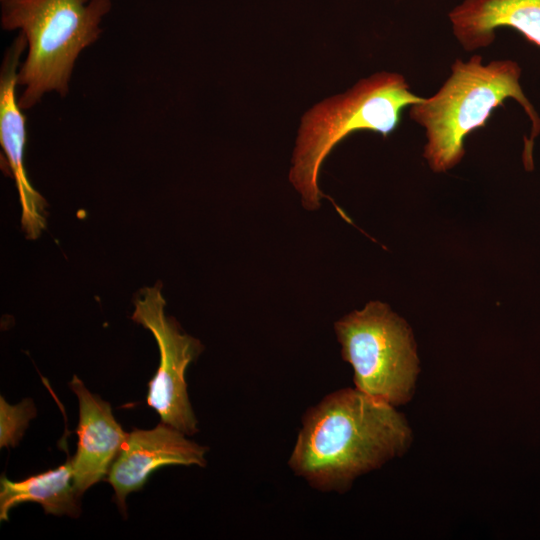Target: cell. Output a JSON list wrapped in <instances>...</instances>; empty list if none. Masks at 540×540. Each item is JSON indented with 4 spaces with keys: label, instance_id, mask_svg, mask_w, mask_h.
I'll use <instances>...</instances> for the list:
<instances>
[{
    "label": "cell",
    "instance_id": "8fae6325",
    "mask_svg": "<svg viewBox=\"0 0 540 540\" xmlns=\"http://www.w3.org/2000/svg\"><path fill=\"white\" fill-rule=\"evenodd\" d=\"M0 519L8 520L9 511L25 502L40 504L45 513L78 517L79 495L73 484L72 458L55 469L21 481L1 477Z\"/></svg>",
    "mask_w": 540,
    "mask_h": 540
},
{
    "label": "cell",
    "instance_id": "277c9868",
    "mask_svg": "<svg viewBox=\"0 0 540 540\" xmlns=\"http://www.w3.org/2000/svg\"><path fill=\"white\" fill-rule=\"evenodd\" d=\"M1 24L19 29L28 54L18 72L24 87L18 102L30 109L50 91L64 96L74 64L101 33L111 0H1Z\"/></svg>",
    "mask_w": 540,
    "mask_h": 540
},
{
    "label": "cell",
    "instance_id": "7a4b0ae2",
    "mask_svg": "<svg viewBox=\"0 0 540 540\" xmlns=\"http://www.w3.org/2000/svg\"><path fill=\"white\" fill-rule=\"evenodd\" d=\"M522 69L511 59L483 63L474 54L467 61L455 59L451 74L428 98L409 106V117L425 130L423 157L435 173L455 167L465 155L466 137L486 125L494 109L507 99L515 100L531 123L524 138L523 163L533 168L532 150L540 134V116L525 95L520 79Z\"/></svg>",
    "mask_w": 540,
    "mask_h": 540
},
{
    "label": "cell",
    "instance_id": "7c38bea8",
    "mask_svg": "<svg viewBox=\"0 0 540 540\" xmlns=\"http://www.w3.org/2000/svg\"><path fill=\"white\" fill-rule=\"evenodd\" d=\"M36 416V408L31 399L17 405H10L0 397V447H16L29 421Z\"/></svg>",
    "mask_w": 540,
    "mask_h": 540
},
{
    "label": "cell",
    "instance_id": "8992f818",
    "mask_svg": "<svg viewBox=\"0 0 540 540\" xmlns=\"http://www.w3.org/2000/svg\"><path fill=\"white\" fill-rule=\"evenodd\" d=\"M161 284L144 288L135 300L132 320L148 329L156 339L160 362L148 383L147 404L161 421L185 435L198 431V421L187 392L185 371L203 349L199 340L182 333L176 321L165 315Z\"/></svg>",
    "mask_w": 540,
    "mask_h": 540
},
{
    "label": "cell",
    "instance_id": "3957f363",
    "mask_svg": "<svg viewBox=\"0 0 540 540\" xmlns=\"http://www.w3.org/2000/svg\"><path fill=\"white\" fill-rule=\"evenodd\" d=\"M422 99L412 93L402 74L381 71L309 109L301 118L289 174L304 207H319L324 197L319 170L337 143L360 130L387 137L399 126L402 111Z\"/></svg>",
    "mask_w": 540,
    "mask_h": 540
},
{
    "label": "cell",
    "instance_id": "6da1fadb",
    "mask_svg": "<svg viewBox=\"0 0 540 540\" xmlns=\"http://www.w3.org/2000/svg\"><path fill=\"white\" fill-rule=\"evenodd\" d=\"M412 439L396 407L344 388L305 412L288 465L312 488L343 493L361 475L406 453Z\"/></svg>",
    "mask_w": 540,
    "mask_h": 540
},
{
    "label": "cell",
    "instance_id": "9c48e42d",
    "mask_svg": "<svg viewBox=\"0 0 540 540\" xmlns=\"http://www.w3.org/2000/svg\"><path fill=\"white\" fill-rule=\"evenodd\" d=\"M69 387L79 402L78 443L72 466L73 484L81 496L108 474L128 433L114 418L110 404L92 394L77 376Z\"/></svg>",
    "mask_w": 540,
    "mask_h": 540
},
{
    "label": "cell",
    "instance_id": "30bf717a",
    "mask_svg": "<svg viewBox=\"0 0 540 540\" xmlns=\"http://www.w3.org/2000/svg\"><path fill=\"white\" fill-rule=\"evenodd\" d=\"M448 17L468 52L490 46L499 28H512L540 47V0H463Z\"/></svg>",
    "mask_w": 540,
    "mask_h": 540
},
{
    "label": "cell",
    "instance_id": "52a82bcc",
    "mask_svg": "<svg viewBox=\"0 0 540 540\" xmlns=\"http://www.w3.org/2000/svg\"><path fill=\"white\" fill-rule=\"evenodd\" d=\"M187 435L161 421L150 430L133 429L128 433L107 474L115 502L126 516L129 493L141 490L149 476L168 465L206 466L208 448L186 438Z\"/></svg>",
    "mask_w": 540,
    "mask_h": 540
},
{
    "label": "cell",
    "instance_id": "ba28073f",
    "mask_svg": "<svg viewBox=\"0 0 540 540\" xmlns=\"http://www.w3.org/2000/svg\"><path fill=\"white\" fill-rule=\"evenodd\" d=\"M26 46V39L20 33L7 50L1 68L0 143L19 194L21 228L28 239H36L46 227V201L32 187L24 168L25 117L15 92L18 84L17 67Z\"/></svg>",
    "mask_w": 540,
    "mask_h": 540
},
{
    "label": "cell",
    "instance_id": "5b68a950",
    "mask_svg": "<svg viewBox=\"0 0 540 540\" xmlns=\"http://www.w3.org/2000/svg\"><path fill=\"white\" fill-rule=\"evenodd\" d=\"M342 358L354 372L355 388L394 407L415 392L419 358L411 328L379 301L369 302L334 324Z\"/></svg>",
    "mask_w": 540,
    "mask_h": 540
}]
</instances>
